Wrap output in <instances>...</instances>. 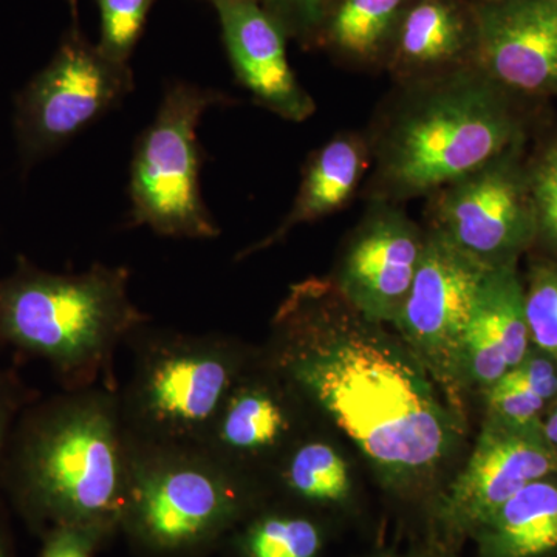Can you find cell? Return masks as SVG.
I'll return each instance as SVG.
<instances>
[{
  "label": "cell",
  "instance_id": "cell-7",
  "mask_svg": "<svg viewBox=\"0 0 557 557\" xmlns=\"http://www.w3.org/2000/svg\"><path fill=\"white\" fill-rule=\"evenodd\" d=\"M236 104L230 95L175 81L164 89L156 119L135 143L129 175V225L178 239H215L220 234L203 196L199 141L201 116Z\"/></svg>",
  "mask_w": 557,
  "mask_h": 557
},
{
  "label": "cell",
  "instance_id": "cell-3",
  "mask_svg": "<svg viewBox=\"0 0 557 557\" xmlns=\"http://www.w3.org/2000/svg\"><path fill=\"white\" fill-rule=\"evenodd\" d=\"M22 511L35 523L120 527L131 475V440L120 394L65 391L25 410L3 460Z\"/></svg>",
  "mask_w": 557,
  "mask_h": 557
},
{
  "label": "cell",
  "instance_id": "cell-1",
  "mask_svg": "<svg viewBox=\"0 0 557 557\" xmlns=\"http://www.w3.org/2000/svg\"><path fill=\"white\" fill-rule=\"evenodd\" d=\"M265 362L361 449L388 490L426 486L463 443V413L399 336L355 309L329 277L289 287Z\"/></svg>",
  "mask_w": 557,
  "mask_h": 557
},
{
  "label": "cell",
  "instance_id": "cell-4",
  "mask_svg": "<svg viewBox=\"0 0 557 557\" xmlns=\"http://www.w3.org/2000/svg\"><path fill=\"white\" fill-rule=\"evenodd\" d=\"M129 270L94 263L78 274L40 270L27 258L0 277V344L40 358L65 391H116V348L149 324L129 298Z\"/></svg>",
  "mask_w": 557,
  "mask_h": 557
},
{
  "label": "cell",
  "instance_id": "cell-14",
  "mask_svg": "<svg viewBox=\"0 0 557 557\" xmlns=\"http://www.w3.org/2000/svg\"><path fill=\"white\" fill-rule=\"evenodd\" d=\"M219 17L234 78L260 108L304 123L317 102L299 83L287 54V35L259 0H207Z\"/></svg>",
  "mask_w": 557,
  "mask_h": 557
},
{
  "label": "cell",
  "instance_id": "cell-19",
  "mask_svg": "<svg viewBox=\"0 0 557 557\" xmlns=\"http://www.w3.org/2000/svg\"><path fill=\"white\" fill-rule=\"evenodd\" d=\"M472 537L480 557H557V472L520 490Z\"/></svg>",
  "mask_w": 557,
  "mask_h": 557
},
{
  "label": "cell",
  "instance_id": "cell-28",
  "mask_svg": "<svg viewBox=\"0 0 557 557\" xmlns=\"http://www.w3.org/2000/svg\"><path fill=\"white\" fill-rule=\"evenodd\" d=\"M116 530L108 523H65L46 531L39 557H94Z\"/></svg>",
  "mask_w": 557,
  "mask_h": 557
},
{
  "label": "cell",
  "instance_id": "cell-2",
  "mask_svg": "<svg viewBox=\"0 0 557 557\" xmlns=\"http://www.w3.org/2000/svg\"><path fill=\"white\" fill-rule=\"evenodd\" d=\"M366 132V201L403 205L522 146L515 95L479 65L392 86Z\"/></svg>",
  "mask_w": 557,
  "mask_h": 557
},
{
  "label": "cell",
  "instance_id": "cell-20",
  "mask_svg": "<svg viewBox=\"0 0 557 557\" xmlns=\"http://www.w3.org/2000/svg\"><path fill=\"white\" fill-rule=\"evenodd\" d=\"M412 0H335L318 49L346 69L386 70L392 42Z\"/></svg>",
  "mask_w": 557,
  "mask_h": 557
},
{
  "label": "cell",
  "instance_id": "cell-21",
  "mask_svg": "<svg viewBox=\"0 0 557 557\" xmlns=\"http://www.w3.org/2000/svg\"><path fill=\"white\" fill-rule=\"evenodd\" d=\"M483 395L486 417L512 424L541 423L545 405L557 397V361L539 348L530 350Z\"/></svg>",
  "mask_w": 557,
  "mask_h": 557
},
{
  "label": "cell",
  "instance_id": "cell-15",
  "mask_svg": "<svg viewBox=\"0 0 557 557\" xmlns=\"http://www.w3.org/2000/svg\"><path fill=\"white\" fill-rule=\"evenodd\" d=\"M478 57V0H412L384 72L410 83L474 67Z\"/></svg>",
  "mask_w": 557,
  "mask_h": 557
},
{
  "label": "cell",
  "instance_id": "cell-31",
  "mask_svg": "<svg viewBox=\"0 0 557 557\" xmlns=\"http://www.w3.org/2000/svg\"><path fill=\"white\" fill-rule=\"evenodd\" d=\"M0 557H10L9 548H7L5 537H3L2 530H0Z\"/></svg>",
  "mask_w": 557,
  "mask_h": 557
},
{
  "label": "cell",
  "instance_id": "cell-11",
  "mask_svg": "<svg viewBox=\"0 0 557 557\" xmlns=\"http://www.w3.org/2000/svg\"><path fill=\"white\" fill-rule=\"evenodd\" d=\"M426 244V230L401 205L368 201L327 276L366 318L398 321Z\"/></svg>",
  "mask_w": 557,
  "mask_h": 557
},
{
  "label": "cell",
  "instance_id": "cell-23",
  "mask_svg": "<svg viewBox=\"0 0 557 557\" xmlns=\"http://www.w3.org/2000/svg\"><path fill=\"white\" fill-rule=\"evenodd\" d=\"M322 531L302 516L269 515L256 519L240 539L242 557H318Z\"/></svg>",
  "mask_w": 557,
  "mask_h": 557
},
{
  "label": "cell",
  "instance_id": "cell-12",
  "mask_svg": "<svg viewBox=\"0 0 557 557\" xmlns=\"http://www.w3.org/2000/svg\"><path fill=\"white\" fill-rule=\"evenodd\" d=\"M557 472V454L541 423L512 424L486 417L460 474L440 498L437 520L448 536H474L505 502Z\"/></svg>",
  "mask_w": 557,
  "mask_h": 557
},
{
  "label": "cell",
  "instance_id": "cell-5",
  "mask_svg": "<svg viewBox=\"0 0 557 557\" xmlns=\"http://www.w3.org/2000/svg\"><path fill=\"white\" fill-rule=\"evenodd\" d=\"M127 343L137 346L129 383L120 394L129 437L146 445L200 446L247 369L244 348L225 336L148 325Z\"/></svg>",
  "mask_w": 557,
  "mask_h": 557
},
{
  "label": "cell",
  "instance_id": "cell-25",
  "mask_svg": "<svg viewBox=\"0 0 557 557\" xmlns=\"http://www.w3.org/2000/svg\"><path fill=\"white\" fill-rule=\"evenodd\" d=\"M525 313L531 343L557 361V262L531 270Z\"/></svg>",
  "mask_w": 557,
  "mask_h": 557
},
{
  "label": "cell",
  "instance_id": "cell-26",
  "mask_svg": "<svg viewBox=\"0 0 557 557\" xmlns=\"http://www.w3.org/2000/svg\"><path fill=\"white\" fill-rule=\"evenodd\" d=\"M288 39L302 49H318L324 22L335 0H259Z\"/></svg>",
  "mask_w": 557,
  "mask_h": 557
},
{
  "label": "cell",
  "instance_id": "cell-32",
  "mask_svg": "<svg viewBox=\"0 0 557 557\" xmlns=\"http://www.w3.org/2000/svg\"><path fill=\"white\" fill-rule=\"evenodd\" d=\"M70 5H76L78 3V0H69Z\"/></svg>",
  "mask_w": 557,
  "mask_h": 557
},
{
  "label": "cell",
  "instance_id": "cell-10",
  "mask_svg": "<svg viewBox=\"0 0 557 557\" xmlns=\"http://www.w3.org/2000/svg\"><path fill=\"white\" fill-rule=\"evenodd\" d=\"M426 230V228H424ZM491 267L426 230L412 288L394 329L450 405L463 413V348Z\"/></svg>",
  "mask_w": 557,
  "mask_h": 557
},
{
  "label": "cell",
  "instance_id": "cell-35",
  "mask_svg": "<svg viewBox=\"0 0 557 557\" xmlns=\"http://www.w3.org/2000/svg\"><path fill=\"white\" fill-rule=\"evenodd\" d=\"M556 2H557V0H556Z\"/></svg>",
  "mask_w": 557,
  "mask_h": 557
},
{
  "label": "cell",
  "instance_id": "cell-18",
  "mask_svg": "<svg viewBox=\"0 0 557 557\" xmlns=\"http://www.w3.org/2000/svg\"><path fill=\"white\" fill-rule=\"evenodd\" d=\"M370 164L372 157L364 131H344L330 138L313 150L304 164L298 193L288 214L269 236L242 249L237 260L276 247L293 230L341 211L361 193Z\"/></svg>",
  "mask_w": 557,
  "mask_h": 557
},
{
  "label": "cell",
  "instance_id": "cell-6",
  "mask_svg": "<svg viewBox=\"0 0 557 557\" xmlns=\"http://www.w3.org/2000/svg\"><path fill=\"white\" fill-rule=\"evenodd\" d=\"M129 440V487L120 525L143 548L161 556L197 552L214 544L247 511V475L200 446Z\"/></svg>",
  "mask_w": 557,
  "mask_h": 557
},
{
  "label": "cell",
  "instance_id": "cell-16",
  "mask_svg": "<svg viewBox=\"0 0 557 557\" xmlns=\"http://www.w3.org/2000/svg\"><path fill=\"white\" fill-rule=\"evenodd\" d=\"M270 370L271 380L249 376L247 369L242 372L200 443V448L244 475L247 463L277 453L295 429L287 401L292 387Z\"/></svg>",
  "mask_w": 557,
  "mask_h": 557
},
{
  "label": "cell",
  "instance_id": "cell-34",
  "mask_svg": "<svg viewBox=\"0 0 557 557\" xmlns=\"http://www.w3.org/2000/svg\"><path fill=\"white\" fill-rule=\"evenodd\" d=\"M421 557H428V556H421Z\"/></svg>",
  "mask_w": 557,
  "mask_h": 557
},
{
  "label": "cell",
  "instance_id": "cell-27",
  "mask_svg": "<svg viewBox=\"0 0 557 557\" xmlns=\"http://www.w3.org/2000/svg\"><path fill=\"white\" fill-rule=\"evenodd\" d=\"M528 174L536 212V239L557 251V141L528 166Z\"/></svg>",
  "mask_w": 557,
  "mask_h": 557
},
{
  "label": "cell",
  "instance_id": "cell-29",
  "mask_svg": "<svg viewBox=\"0 0 557 557\" xmlns=\"http://www.w3.org/2000/svg\"><path fill=\"white\" fill-rule=\"evenodd\" d=\"M27 395L20 381L0 370V469L3 468L7 449L17 418L24 409Z\"/></svg>",
  "mask_w": 557,
  "mask_h": 557
},
{
  "label": "cell",
  "instance_id": "cell-30",
  "mask_svg": "<svg viewBox=\"0 0 557 557\" xmlns=\"http://www.w3.org/2000/svg\"><path fill=\"white\" fill-rule=\"evenodd\" d=\"M542 429H544L545 438L549 443L553 449L556 450L557 454V401L555 408H553L552 413H549L547 421L542 423Z\"/></svg>",
  "mask_w": 557,
  "mask_h": 557
},
{
  "label": "cell",
  "instance_id": "cell-17",
  "mask_svg": "<svg viewBox=\"0 0 557 557\" xmlns=\"http://www.w3.org/2000/svg\"><path fill=\"white\" fill-rule=\"evenodd\" d=\"M525 288L518 267L487 271L475 299L463 348L465 392H485L530 351Z\"/></svg>",
  "mask_w": 557,
  "mask_h": 557
},
{
  "label": "cell",
  "instance_id": "cell-24",
  "mask_svg": "<svg viewBox=\"0 0 557 557\" xmlns=\"http://www.w3.org/2000/svg\"><path fill=\"white\" fill-rule=\"evenodd\" d=\"M156 0H97L100 10L98 47L110 60L129 64Z\"/></svg>",
  "mask_w": 557,
  "mask_h": 557
},
{
  "label": "cell",
  "instance_id": "cell-33",
  "mask_svg": "<svg viewBox=\"0 0 557 557\" xmlns=\"http://www.w3.org/2000/svg\"><path fill=\"white\" fill-rule=\"evenodd\" d=\"M479 2H491V0H479Z\"/></svg>",
  "mask_w": 557,
  "mask_h": 557
},
{
  "label": "cell",
  "instance_id": "cell-9",
  "mask_svg": "<svg viewBox=\"0 0 557 557\" xmlns=\"http://www.w3.org/2000/svg\"><path fill=\"white\" fill-rule=\"evenodd\" d=\"M520 148L429 194L424 228L491 269L516 265L537 236L530 174Z\"/></svg>",
  "mask_w": 557,
  "mask_h": 557
},
{
  "label": "cell",
  "instance_id": "cell-8",
  "mask_svg": "<svg viewBox=\"0 0 557 557\" xmlns=\"http://www.w3.org/2000/svg\"><path fill=\"white\" fill-rule=\"evenodd\" d=\"M73 20L49 64L17 95L14 134L25 166L64 148L135 89L129 64L110 60Z\"/></svg>",
  "mask_w": 557,
  "mask_h": 557
},
{
  "label": "cell",
  "instance_id": "cell-13",
  "mask_svg": "<svg viewBox=\"0 0 557 557\" xmlns=\"http://www.w3.org/2000/svg\"><path fill=\"white\" fill-rule=\"evenodd\" d=\"M478 65L512 95H557L556 0L479 2Z\"/></svg>",
  "mask_w": 557,
  "mask_h": 557
},
{
  "label": "cell",
  "instance_id": "cell-22",
  "mask_svg": "<svg viewBox=\"0 0 557 557\" xmlns=\"http://www.w3.org/2000/svg\"><path fill=\"white\" fill-rule=\"evenodd\" d=\"M281 480L293 496L311 504H343L350 496V472L344 457L319 440L302 442L282 461Z\"/></svg>",
  "mask_w": 557,
  "mask_h": 557
}]
</instances>
